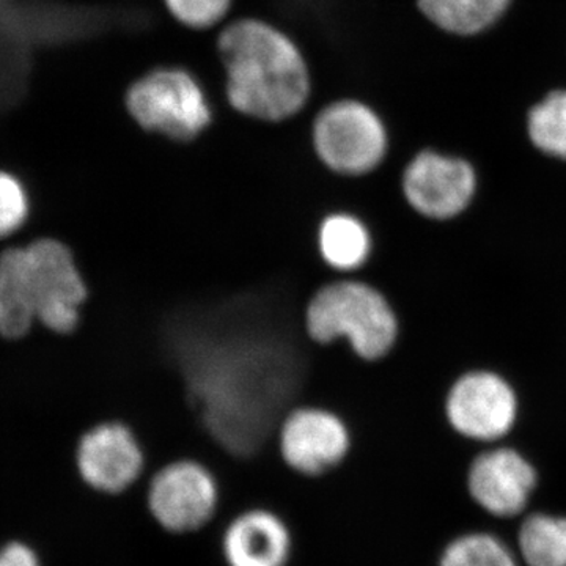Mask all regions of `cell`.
Here are the masks:
<instances>
[{"mask_svg": "<svg viewBox=\"0 0 566 566\" xmlns=\"http://www.w3.org/2000/svg\"><path fill=\"white\" fill-rule=\"evenodd\" d=\"M509 3L510 0H419V9L438 28L472 35L494 24Z\"/></svg>", "mask_w": 566, "mask_h": 566, "instance_id": "cell-17", "label": "cell"}, {"mask_svg": "<svg viewBox=\"0 0 566 566\" xmlns=\"http://www.w3.org/2000/svg\"><path fill=\"white\" fill-rule=\"evenodd\" d=\"M24 256L36 322L61 337L76 333L91 300L76 252L65 241L46 237L24 245Z\"/></svg>", "mask_w": 566, "mask_h": 566, "instance_id": "cell-5", "label": "cell"}, {"mask_svg": "<svg viewBox=\"0 0 566 566\" xmlns=\"http://www.w3.org/2000/svg\"><path fill=\"white\" fill-rule=\"evenodd\" d=\"M403 191L406 200L420 214L453 218L474 196V169L463 159L423 151L406 167Z\"/></svg>", "mask_w": 566, "mask_h": 566, "instance_id": "cell-11", "label": "cell"}, {"mask_svg": "<svg viewBox=\"0 0 566 566\" xmlns=\"http://www.w3.org/2000/svg\"><path fill=\"white\" fill-rule=\"evenodd\" d=\"M535 463L513 447H493L472 458L465 491L472 504L495 523L513 524L534 505L539 488Z\"/></svg>", "mask_w": 566, "mask_h": 566, "instance_id": "cell-6", "label": "cell"}, {"mask_svg": "<svg viewBox=\"0 0 566 566\" xmlns=\"http://www.w3.org/2000/svg\"><path fill=\"white\" fill-rule=\"evenodd\" d=\"M513 546L523 566H566V513L528 510L515 523Z\"/></svg>", "mask_w": 566, "mask_h": 566, "instance_id": "cell-14", "label": "cell"}, {"mask_svg": "<svg viewBox=\"0 0 566 566\" xmlns=\"http://www.w3.org/2000/svg\"><path fill=\"white\" fill-rule=\"evenodd\" d=\"M36 323L28 279L24 248L0 253V337L20 340Z\"/></svg>", "mask_w": 566, "mask_h": 566, "instance_id": "cell-15", "label": "cell"}, {"mask_svg": "<svg viewBox=\"0 0 566 566\" xmlns=\"http://www.w3.org/2000/svg\"><path fill=\"white\" fill-rule=\"evenodd\" d=\"M123 104L140 132L175 145L202 139L214 123V109L202 81L185 66L145 71L128 85Z\"/></svg>", "mask_w": 566, "mask_h": 566, "instance_id": "cell-3", "label": "cell"}, {"mask_svg": "<svg viewBox=\"0 0 566 566\" xmlns=\"http://www.w3.org/2000/svg\"><path fill=\"white\" fill-rule=\"evenodd\" d=\"M516 415L512 387L486 371L463 376L447 400V419L469 441H501L515 427Z\"/></svg>", "mask_w": 566, "mask_h": 566, "instance_id": "cell-10", "label": "cell"}, {"mask_svg": "<svg viewBox=\"0 0 566 566\" xmlns=\"http://www.w3.org/2000/svg\"><path fill=\"white\" fill-rule=\"evenodd\" d=\"M438 566H523L515 546L494 528L460 532L442 547Z\"/></svg>", "mask_w": 566, "mask_h": 566, "instance_id": "cell-16", "label": "cell"}, {"mask_svg": "<svg viewBox=\"0 0 566 566\" xmlns=\"http://www.w3.org/2000/svg\"><path fill=\"white\" fill-rule=\"evenodd\" d=\"M76 468L82 482L103 494H122L140 479L147 452L136 430L123 420L93 423L76 446Z\"/></svg>", "mask_w": 566, "mask_h": 566, "instance_id": "cell-9", "label": "cell"}, {"mask_svg": "<svg viewBox=\"0 0 566 566\" xmlns=\"http://www.w3.org/2000/svg\"><path fill=\"white\" fill-rule=\"evenodd\" d=\"M164 9L178 25L207 32L226 25L234 0H163Z\"/></svg>", "mask_w": 566, "mask_h": 566, "instance_id": "cell-19", "label": "cell"}, {"mask_svg": "<svg viewBox=\"0 0 566 566\" xmlns=\"http://www.w3.org/2000/svg\"><path fill=\"white\" fill-rule=\"evenodd\" d=\"M0 566H40V560L32 547L14 542L0 549Z\"/></svg>", "mask_w": 566, "mask_h": 566, "instance_id": "cell-21", "label": "cell"}, {"mask_svg": "<svg viewBox=\"0 0 566 566\" xmlns=\"http://www.w3.org/2000/svg\"><path fill=\"white\" fill-rule=\"evenodd\" d=\"M307 337L319 346L345 342L363 360L381 359L398 337V322L385 294L370 283L337 275L319 286L305 307Z\"/></svg>", "mask_w": 566, "mask_h": 566, "instance_id": "cell-2", "label": "cell"}, {"mask_svg": "<svg viewBox=\"0 0 566 566\" xmlns=\"http://www.w3.org/2000/svg\"><path fill=\"white\" fill-rule=\"evenodd\" d=\"M308 144L327 172L356 178L378 169L386 158L389 136L374 107L359 99L340 98L316 112Z\"/></svg>", "mask_w": 566, "mask_h": 566, "instance_id": "cell-4", "label": "cell"}, {"mask_svg": "<svg viewBox=\"0 0 566 566\" xmlns=\"http://www.w3.org/2000/svg\"><path fill=\"white\" fill-rule=\"evenodd\" d=\"M219 505L218 479L192 458H178L151 476L147 506L156 523L172 534H191L207 526Z\"/></svg>", "mask_w": 566, "mask_h": 566, "instance_id": "cell-8", "label": "cell"}, {"mask_svg": "<svg viewBox=\"0 0 566 566\" xmlns=\"http://www.w3.org/2000/svg\"><path fill=\"white\" fill-rule=\"evenodd\" d=\"M223 92L238 115L281 125L303 114L314 93V76L293 36L262 18L222 25L216 41Z\"/></svg>", "mask_w": 566, "mask_h": 566, "instance_id": "cell-1", "label": "cell"}, {"mask_svg": "<svg viewBox=\"0 0 566 566\" xmlns=\"http://www.w3.org/2000/svg\"><path fill=\"white\" fill-rule=\"evenodd\" d=\"M528 134L536 148L566 159V91L547 95L528 114Z\"/></svg>", "mask_w": 566, "mask_h": 566, "instance_id": "cell-18", "label": "cell"}, {"mask_svg": "<svg viewBox=\"0 0 566 566\" xmlns=\"http://www.w3.org/2000/svg\"><path fill=\"white\" fill-rule=\"evenodd\" d=\"M292 551L290 527L266 509L240 513L222 536V554L229 566H286Z\"/></svg>", "mask_w": 566, "mask_h": 566, "instance_id": "cell-12", "label": "cell"}, {"mask_svg": "<svg viewBox=\"0 0 566 566\" xmlns=\"http://www.w3.org/2000/svg\"><path fill=\"white\" fill-rule=\"evenodd\" d=\"M275 442L290 471L315 479L345 463L352 453L353 434L344 417L333 409L301 405L283 417Z\"/></svg>", "mask_w": 566, "mask_h": 566, "instance_id": "cell-7", "label": "cell"}, {"mask_svg": "<svg viewBox=\"0 0 566 566\" xmlns=\"http://www.w3.org/2000/svg\"><path fill=\"white\" fill-rule=\"evenodd\" d=\"M28 218V189L17 175L0 169V238L17 233Z\"/></svg>", "mask_w": 566, "mask_h": 566, "instance_id": "cell-20", "label": "cell"}, {"mask_svg": "<svg viewBox=\"0 0 566 566\" xmlns=\"http://www.w3.org/2000/svg\"><path fill=\"white\" fill-rule=\"evenodd\" d=\"M316 248L323 263L333 273L352 274L370 259L371 234L353 212L334 211L319 222Z\"/></svg>", "mask_w": 566, "mask_h": 566, "instance_id": "cell-13", "label": "cell"}]
</instances>
